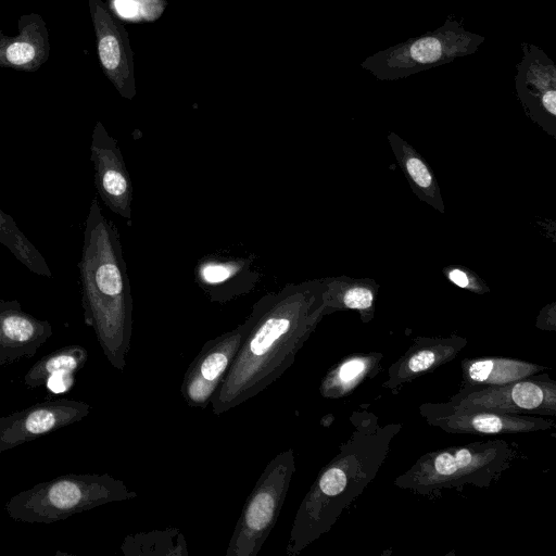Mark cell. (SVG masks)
Returning a JSON list of instances; mask_svg holds the SVG:
<instances>
[{
  "label": "cell",
  "instance_id": "1",
  "mask_svg": "<svg viewBox=\"0 0 556 556\" xmlns=\"http://www.w3.org/2000/svg\"><path fill=\"white\" fill-rule=\"evenodd\" d=\"M323 279L287 283L254 303L226 376L212 396L215 415L247 402L275 382L325 316Z\"/></svg>",
  "mask_w": 556,
  "mask_h": 556
},
{
  "label": "cell",
  "instance_id": "2",
  "mask_svg": "<svg viewBox=\"0 0 556 556\" xmlns=\"http://www.w3.org/2000/svg\"><path fill=\"white\" fill-rule=\"evenodd\" d=\"M352 419V435L321 468L296 510L286 545L288 556L300 554L331 529L375 479L401 429V425L380 426L367 412L354 413Z\"/></svg>",
  "mask_w": 556,
  "mask_h": 556
},
{
  "label": "cell",
  "instance_id": "3",
  "mask_svg": "<svg viewBox=\"0 0 556 556\" xmlns=\"http://www.w3.org/2000/svg\"><path fill=\"white\" fill-rule=\"evenodd\" d=\"M85 324L110 364L124 370L132 331V296L119 232L97 198L89 207L78 262Z\"/></svg>",
  "mask_w": 556,
  "mask_h": 556
},
{
  "label": "cell",
  "instance_id": "4",
  "mask_svg": "<svg viewBox=\"0 0 556 556\" xmlns=\"http://www.w3.org/2000/svg\"><path fill=\"white\" fill-rule=\"evenodd\" d=\"M516 455L504 440L450 446L420 456L394 484L420 495L466 484L488 488L507 470Z\"/></svg>",
  "mask_w": 556,
  "mask_h": 556
},
{
  "label": "cell",
  "instance_id": "5",
  "mask_svg": "<svg viewBox=\"0 0 556 556\" xmlns=\"http://www.w3.org/2000/svg\"><path fill=\"white\" fill-rule=\"evenodd\" d=\"M135 497L136 492L108 473H68L13 495L4 507L15 521L53 523L104 504Z\"/></svg>",
  "mask_w": 556,
  "mask_h": 556
},
{
  "label": "cell",
  "instance_id": "6",
  "mask_svg": "<svg viewBox=\"0 0 556 556\" xmlns=\"http://www.w3.org/2000/svg\"><path fill=\"white\" fill-rule=\"evenodd\" d=\"M485 37L446 18L434 30L412 37L367 56L362 68L379 80H397L476 53Z\"/></svg>",
  "mask_w": 556,
  "mask_h": 556
},
{
  "label": "cell",
  "instance_id": "7",
  "mask_svg": "<svg viewBox=\"0 0 556 556\" xmlns=\"http://www.w3.org/2000/svg\"><path fill=\"white\" fill-rule=\"evenodd\" d=\"M295 462L293 448L278 453L247 497L226 556H256L274 529L286 500Z\"/></svg>",
  "mask_w": 556,
  "mask_h": 556
},
{
  "label": "cell",
  "instance_id": "8",
  "mask_svg": "<svg viewBox=\"0 0 556 556\" xmlns=\"http://www.w3.org/2000/svg\"><path fill=\"white\" fill-rule=\"evenodd\" d=\"M450 404L497 413L556 416V382L542 372L500 386L460 388Z\"/></svg>",
  "mask_w": 556,
  "mask_h": 556
},
{
  "label": "cell",
  "instance_id": "9",
  "mask_svg": "<svg viewBox=\"0 0 556 556\" xmlns=\"http://www.w3.org/2000/svg\"><path fill=\"white\" fill-rule=\"evenodd\" d=\"M420 415L430 426L454 434H518L555 428V420L545 416L497 413L466 408L444 403H425Z\"/></svg>",
  "mask_w": 556,
  "mask_h": 556
},
{
  "label": "cell",
  "instance_id": "10",
  "mask_svg": "<svg viewBox=\"0 0 556 556\" xmlns=\"http://www.w3.org/2000/svg\"><path fill=\"white\" fill-rule=\"evenodd\" d=\"M91 406L73 399H48L0 417V453L83 420Z\"/></svg>",
  "mask_w": 556,
  "mask_h": 556
},
{
  "label": "cell",
  "instance_id": "11",
  "mask_svg": "<svg viewBox=\"0 0 556 556\" xmlns=\"http://www.w3.org/2000/svg\"><path fill=\"white\" fill-rule=\"evenodd\" d=\"M515 88L527 115L551 135L556 125V66L533 43H522V56L516 65Z\"/></svg>",
  "mask_w": 556,
  "mask_h": 556
},
{
  "label": "cell",
  "instance_id": "12",
  "mask_svg": "<svg viewBox=\"0 0 556 556\" xmlns=\"http://www.w3.org/2000/svg\"><path fill=\"white\" fill-rule=\"evenodd\" d=\"M247 330L245 320L235 329L206 341L189 364L180 387L190 407L206 408L227 374Z\"/></svg>",
  "mask_w": 556,
  "mask_h": 556
},
{
  "label": "cell",
  "instance_id": "13",
  "mask_svg": "<svg viewBox=\"0 0 556 556\" xmlns=\"http://www.w3.org/2000/svg\"><path fill=\"white\" fill-rule=\"evenodd\" d=\"M94 186L104 204L121 217L131 220L132 185L118 142L97 122L90 144Z\"/></svg>",
  "mask_w": 556,
  "mask_h": 556
},
{
  "label": "cell",
  "instance_id": "14",
  "mask_svg": "<svg viewBox=\"0 0 556 556\" xmlns=\"http://www.w3.org/2000/svg\"><path fill=\"white\" fill-rule=\"evenodd\" d=\"M90 4L102 68L118 93L132 100L137 91L128 33L100 0H90Z\"/></svg>",
  "mask_w": 556,
  "mask_h": 556
},
{
  "label": "cell",
  "instance_id": "15",
  "mask_svg": "<svg viewBox=\"0 0 556 556\" xmlns=\"http://www.w3.org/2000/svg\"><path fill=\"white\" fill-rule=\"evenodd\" d=\"M52 333L48 320L24 312L17 300L0 301V366L31 358Z\"/></svg>",
  "mask_w": 556,
  "mask_h": 556
},
{
  "label": "cell",
  "instance_id": "16",
  "mask_svg": "<svg viewBox=\"0 0 556 556\" xmlns=\"http://www.w3.org/2000/svg\"><path fill=\"white\" fill-rule=\"evenodd\" d=\"M468 341L459 336L416 338L414 343L388 369L383 388L395 393L403 384L454 359Z\"/></svg>",
  "mask_w": 556,
  "mask_h": 556
},
{
  "label": "cell",
  "instance_id": "17",
  "mask_svg": "<svg viewBox=\"0 0 556 556\" xmlns=\"http://www.w3.org/2000/svg\"><path fill=\"white\" fill-rule=\"evenodd\" d=\"M194 275L211 301L219 303L251 292L258 281L248 257L205 256L198 262Z\"/></svg>",
  "mask_w": 556,
  "mask_h": 556
},
{
  "label": "cell",
  "instance_id": "18",
  "mask_svg": "<svg viewBox=\"0 0 556 556\" xmlns=\"http://www.w3.org/2000/svg\"><path fill=\"white\" fill-rule=\"evenodd\" d=\"M460 367V388L505 384L547 369L540 364L506 357L464 358Z\"/></svg>",
  "mask_w": 556,
  "mask_h": 556
},
{
  "label": "cell",
  "instance_id": "19",
  "mask_svg": "<svg viewBox=\"0 0 556 556\" xmlns=\"http://www.w3.org/2000/svg\"><path fill=\"white\" fill-rule=\"evenodd\" d=\"M325 315L341 309H354L362 321L368 323L375 313L378 285L372 280L352 279L345 276L324 278Z\"/></svg>",
  "mask_w": 556,
  "mask_h": 556
},
{
  "label": "cell",
  "instance_id": "20",
  "mask_svg": "<svg viewBox=\"0 0 556 556\" xmlns=\"http://www.w3.org/2000/svg\"><path fill=\"white\" fill-rule=\"evenodd\" d=\"M381 353H357L349 355L332 366L321 380V396L338 400L352 393L364 380L374 377L380 369Z\"/></svg>",
  "mask_w": 556,
  "mask_h": 556
},
{
  "label": "cell",
  "instance_id": "21",
  "mask_svg": "<svg viewBox=\"0 0 556 556\" xmlns=\"http://www.w3.org/2000/svg\"><path fill=\"white\" fill-rule=\"evenodd\" d=\"M388 139L414 193L421 201L443 213L444 204L440 188L427 162L394 132H390Z\"/></svg>",
  "mask_w": 556,
  "mask_h": 556
},
{
  "label": "cell",
  "instance_id": "22",
  "mask_svg": "<svg viewBox=\"0 0 556 556\" xmlns=\"http://www.w3.org/2000/svg\"><path fill=\"white\" fill-rule=\"evenodd\" d=\"M88 359L87 350L77 344L60 348L38 359L24 376V384L36 389L49 381L55 375L73 376L79 371Z\"/></svg>",
  "mask_w": 556,
  "mask_h": 556
},
{
  "label": "cell",
  "instance_id": "23",
  "mask_svg": "<svg viewBox=\"0 0 556 556\" xmlns=\"http://www.w3.org/2000/svg\"><path fill=\"white\" fill-rule=\"evenodd\" d=\"M121 551L126 556H187L185 536L176 528L127 535Z\"/></svg>",
  "mask_w": 556,
  "mask_h": 556
},
{
  "label": "cell",
  "instance_id": "24",
  "mask_svg": "<svg viewBox=\"0 0 556 556\" xmlns=\"http://www.w3.org/2000/svg\"><path fill=\"white\" fill-rule=\"evenodd\" d=\"M0 243L31 273L52 278L43 255L17 227L11 215L0 208Z\"/></svg>",
  "mask_w": 556,
  "mask_h": 556
},
{
  "label": "cell",
  "instance_id": "25",
  "mask_svg": "<svg viewBox=\"0 0 556 556\" xmlns=\"http://www.w3.org/2000/svg\"><path fill=\"white\" fill-rule=\"evenodd\" d=\"M446 276L451 282L459 288L468 289L473 292L484 293L488 288L480 281V279L472 273L459 267H451L446 271Z\"/></svg>",
  "mask_w": 556,
  "mask_h": 556
},
{
  "label": "cell",
  "instance_id": "26",
  "mask_svg": "<svg viewBox=\"0 0 556 556\" xmlns=\"http://www.w3.org/2000/svg\"><path fill=\"white\" fill-rule=\"evenodd\" d=\"M36 54L35 48L29 42H15L7 49V59L10 63L21 65L30 62Z\"/></svg>",
  "mask_w": 556,
  "mask_h": 556
}]
</instances>
